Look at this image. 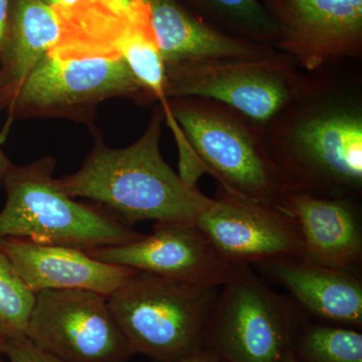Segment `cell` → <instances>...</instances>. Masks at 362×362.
<instances>
[{
  "mask_svg": "<svg viewBox=\"0 0 362 362\" xmlns=\"http://www.w3.org/2000/svg\"><path fill=\"white\" fill-rule=\"evenodd\" d=\"M338 66L308 85L262 131L295 192L358 199L362 194V86Z\"/></svg>",
  "mask_w": 362,
  "mask_h": 362,
  "instance_id": "1",
  "label": "cell"
},
{
  "mask_svg": "<svg viewBox=\"0 0 362 362\" xmlns=\"http://www.w3.org/2000/svg\"><path fill=\"white\" fill-rule=\"evenodd\" d=\"M163 122L157 105L143 134L125 148H111L97 134L83 165L59 178V187L73 199L98 202L128 226L143 221L195 223L213 199L164 160L159 145Z\"/></svg>",
  "mask_w": 362,
  "mask_h": 362,
  "instance_id": "2",
  "label": "cell"
},
{
  "mask_svg": "<svg viewBox=\"0 0 362 362\" xmlns=\"http://www.w3.org/2000/svg\"><path fill=\"white\" fill-rule=\"evenodd\" d=\"M162 110L180 150L178 175L188 185L197 187L206 173L226 192L284 209L294 189L249 119L202 98H173Z\"/></svg>",
  "mask_w": 362,
  "mask_h": 362,
  "instance_id": "3",
  "label": "cell"
},
{
  "mask_svg": "<svg viewBox=\"0 0 362 362\" xmlns=\"http://www.w3.org/2000/svg\"><path fill=\"white\" fill-rule=\"evenodd\" d=\"M56 166V159L49 156L11 166L4 180L6 202L0 211V240L14 238L89 251L144 237L103 207L66 194L54 178Z\"/></svg>",
  "mask_w": 362,
  "mask_h": 362,
  "instance_id": "4",
  "label": "cell"
},
{
  "mask_svg": "<svg viewBox=\"0 0 362 362\" xmlns=\"http://www.w3.org/2000/svg\"><path fill=\"white\" fill-rule=\"evenodd\" d=\"M220 289L138 271L108 302L133 354L185 362L206 347Z\"/></svg>",
  "mask_w": 362,
  "mask_h": 362,
  "instance_id": "5",
  "label": "cell"
},
{
  "mask_svg": "<svg viewBox=\"0 0 362 362\" xmlns=\"http://www.w3.org/2000/svg\"><path fill=\"white\" fill-rule=\"evenodd\" d=\"M206 347L226 362H281L306 314L293 300L262 282L250 265H235L221 286Z\"/></svg>",
  "mask_w": 362,
  "mask_h": 362,
  "instance_id": "6",
  "label": "cell"
},
{
  "mask_svg": "<svg viewBox=\"0 0 362 362\" xmlns=\"http://www.w3.org/2000/svg\"><path fill=\"white\" fill-rule=\"evenodd\" d=\"M292 59L276 51L251 59L165 65V97L214 100L239 112L259 130L270 125L308 85Z\"/></svg>",
  "mask_w": 362,
  "mask_h": 362,
  "instance_id": "7",
  "label": "cell"
},
{
  "mask_svg": "<svg viewBox=\"0 0 362 362\" xmlns=\"http://www.w3.org/2000/svg\"><path fill=\"white\" fill-rule=\"evenodd\" d=\"M111 98L154 101L118 54L66 59L49 52L7 107L4 130L14 120L33 117L90 124L97 107Z\"/></svg>",
  "mask_w": 362,
  "mask_h": 362,
  "instance_id": "8",
  "label": "cell"
},
{
  "mask_svg": "<svg viewBox=\"0 0 362 362\" xmlns=\"http://www.w3.org/2000/svg\"><path fill=\"white\" fill-rule=\"evenodd\" d=\"M25 335L64 362H128L135 356L108 297L90 290L35 293Z\"/></svg>",
  "mask_w": 362,
  "mask_h": 362,
  "instance_id": "9",
  "label": "cell"
},
{
  "mask_svg": "<svg viewBox=\"0 0 362 362\" xmlns=\"http://www.w3.org/2000/svg\"><path fill=\"white\" fill-rule=\"evenodd\" d=\"M274 49L307 74L362 58V0H264Z\"/></svg>",
  "mask_w": 362,
  "mask_h": 362,
  "instance_id": "10",
  "label": "cell"
},
{
  "mask_svg": "<svg viewBox=\"0 0 362 362\" xmlns=\"http://www.w3.org/2000/svg\"><path fill=\"white\" fill-rule=\"evenodd\" d=\"M195 223L233 266L303 257V238L291 214L221 187Z\"/></svg>",
  "mask_w": 362,
  "mask_h": 362,
  "instance_id": "11",
  "label": "cell"
},
{
  "mask_svg": "<svg viewBox=\"0 0 362 362\" xmlns=\"http://www.w3.org/2000/svg\"><path fill=\"white\" fill-rule=\"evenodd\" d=\"M86 252L112 265L213 287L225 284L233 268L189 221H158L142 239Z\"/></svg>",
  "mask_w": 362,
  "mask_h": 362,
  "instance_id": "12",
  "label": "cell"
},
{
  "mask_svg": "<svg viewBox=\"0 0 362 362\" xmlns=\"http://www.w3.org/2000/svg\"><path fill=\"white\" fill-rule=\"evenodd\" d=\"M0 250L35 293L81 289L109 297L138 272L105 263L77 247L28 240H0Z\"/></svg>",
  "mask_w": 362,
  "mask_h": 362,
  "instance_id": "13",
  "label": "cell"
},
{
  "mask_svg": "<svg viewBox=\"0 0 362 362\" xmlns=\"http://www.w3.org/2000/svg\"><path fill=\"white\" fill-rule=\"evenodd\" d=\"M258 266L288 290L307 316L319 322L361 330L362 280L356 268H330L303 259H279Z\"/></svg>",
  "mask_w": 362,
  "mask_h": 362,
  "instance_id": "14",
  "label": "cell"
},
{
  "mask_svg": "<svg viewBox=\"0 0 362 362\" xmlns=\"http://www.w3.org/2000/svg\"><path fill=\"white\" fill-rule=\"evenodd\" d=\"M284 209L300 226L305 261L337 269L361 265L362 223L357 199L293 192Z\"/></svg>",
  "mask_w": 362,
  "mask_h": 362,
  "instance_id": "15",
  "label": "cell"
},
{
  "mask_svg": "<svg viewBox=\"0 0 362 362\" xmlns=\"http://www.w3.org/2000/svg\"><path fill=\"white\" fill-rule=\"evenodd\" d=\"M150 28L164 64L264 58L276 52L223 32L177 0H148Z\"/></svg>",
  "mask_w": 362,
  "mask_h": 362,
  "instance_id": "16",
  "label": "cell"
},
{
  "mask_svg": "<svg viewBox=\"0 0 362 362\" xmlns=\"http://www.w3.org/2000/svg\"><path fill=\"white\" fill-rule=\"evenodd\" d=\"M62 33L61 16L52 7L40 0H11L0 56V111L6 110L35 66L58 45Z\"/></svg>",
  "mask_w": 362,
  "mask_h": 362,
  "instance_id": "17",
  "label": "cell"
},
{
  "mask_svg": "<svg viewBox=\"0 0 362 362\" xmlns=\"http://www.w3.org/2000/svg\"><path fill=\"white\" fill-rule=\"evenodd\" d=\"M204 20L242 39L274 47L276 28L259 0H188Z\"/></svg>",
  "mask_w": 362,
  "mask_h": 362,
  "instance_id": "18",
  "label": "cell"
},
{
  "mask_svg": "<svg viewBox=\"0 0 362 362\" xmlns=\"http://www.w3.org/2000/svg\"><path fill=\"white\" fill-rule=\"evenodd\" d=\"M290 351L298 362H362L361 330L308 320Z\"/></svg>",
  "mask_w": 362,
  "mask_h": 362,
  "instance_id": "19",
  "label": "cell"
},
{
  "mask_svg": "<svg viewBox=\"0 0 362 362\" xmlns=\"http://www.w3.org/2000/svg\"><path fill=\"white\" fill-rule=\"evenodd\" d=\"M35 293L0 250V338L25 335Z\"/></svg>",
  "mask_w": 362,
  "mask_h": 362,
  "instance_id": "20",
  "label": "cell"
},
{
  "mask_svg": "<svg viewBox=\"0 0 362 362\" xmlns=\"http://www.w3.org/2000/svg\"><path fill=\"white\" fill-rule=\"evenodd\" d=\"M0 350L9 362H64L39 349L25 335L0 338Z\"/></svg>",
  "mask_w": 362,
  "mask_h": 362,
  "instance_id": "21",
  "label": "cell"
},
{
  "mask_svg": "<svg viewBox=\"0 0 362 362\" xmlns=\"http://www.w3.org/2000/svg\"><path fill=\"white\" fill-rule=\"evenodd\" d=\"M11 0H0V56L6 42L9 16H11Z\"/></svg>",
  "mask_w": 362,
  "mask_h": 362,
  "instance_id": "22",
  "label": "cell"
},
{
  "mask_svg": "<svg viewBox=\"0 0 362 362\" xmlns=\"http://www.w3.org/2000/svg\"><path fill=\"white\" fill-rule=\"evenodd\" d=\"M185 362H226L213 350L204 349Z\"/></svg>",
  "mask_w": 362,
  "mask_h": 362,
  "instance_id": "23",
  "label": "cell"
},
{
  "mask_svg": "<svg viewBox=\"0 0 362 362\" xmlns=\"http://www.w3.org/2000/svg\"><path fill=\"white\" fill-rule=\"evenodd\" d=\"M40 1L52 7L54 11H64L77 6L83 0H40Z\"/></svg>",
  "mask_w": 362,
  "mask_h": 362,
  "instance_id": "24",
  "label": "cell"
},
{
  "mask_svg": "<svg viewBox=\"0 0 362 362\" xmlns=\"http://www.w3.org/2000/svg\"><path fill=\"white\" fill-rule=\"evenodd\" d=\"M112 8L116 11H127L140 2H148V0H103Z\"/></svg>",
  "mask_w": 362,
  "mask_h": 362,
  "instance_id": "25",
  "label": "cell"
},
{
  "mask_svg": "<svg viewBox=\"0 0 362 362\" xmlns=\"http://www.w3.org/2000/svg\"><path fill=\"white\" fill-rule=\"evenodd\" d=\"M13 165V162L9 160L8 157L6 156L4 150L1 148V141H0V189L4 187V180L9 169Z\"/></svg>",
  "mask_w": 362,
  "mask_h": 362,
  "instance_id": "26",
  "label": "cell"
},
{
  "mask_svg": "<svg viewBox=\"0 0 362 362\" xmlns=\"http://www.w3.org/2000/svg\"><path fill=\"white\" fill-rule=\"evenodd\" d=\"M281 362H298L295 357L292 356L291 351L288 352L284 356V358Z\"/></svg>",
  "mask_w": 362,
  "mask_h": 362,
  "instance_id": "27",
  "label": "cell"
},
{
  "mask_svg": "<svg viewBox=\"0 0 362 362\" xmlns=\"http://www.w3.org/2000/svg\"><path fill=\"white\" fill-rule=\"evenodd\" d=\"M0 357H1V356H0ZM0 362H4V361H2V359H1V358H0Z\"/></svg>",
  "mask_w": 362,
  "mask_h": 362,
  "instance_id": "28",
  "label": "cell"
},
{
  "mask_svg": "<svg viewBox=\"0 0 362 362\" xmlns=\"http://www.w3.org/2000/svg\"><path fill=\"white\" fill-rule=\"evenodd\" d=\"M0 356H1V351H0Z\"/></svg>",
  "mask_w": 362,
  "mask_h": 362,
  "instance_id": "29",
  "label": "cell"
},
{
  "mask_svg": "<svg viewBox=\"0 0 362 362\" xmlns=\"http://www.w3.org/2000/svg\"><path fill=\"white\" fill-rule=\"evenodd\" d=\"M0 351H1V350H0Z\"/></svg>",
  "mask_w": 362,
  "mask_h": 362,
  "instance_id": "30",
  "label": "cell"
}]
</instances>
